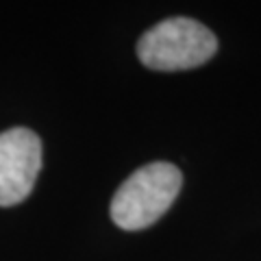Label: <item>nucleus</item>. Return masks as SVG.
Wrapping results in <instances>:
<instances>
[{"instance_id":"nucleus-3","label":"nucleus","mask_w":261,"mask_h":261,"mask_svg":"<svg viewBox=\"0 0 261 261\" xmlns=\"http://www.w3.org/2000/svg\"><path fill=\"white\" fill-rule=\"evenodd\" d=\"M42 168V142L35 130L15 126L0 133V207L22 202Z\"/></svg>"},{"instance_id":"nucleus-1","label":"nucleus","mask_w":261,"mask_h":261,"mask_svg":"<svg viewBox=\"0 0 261 261\" xmlns=\"http://www.w3.org/2000/svg\"><path fill=\"white\" fill-rule=\"evenodd\" d=\"M181 185L183 174L174 163L152 161L142 166L113 194L111 220L124 231L150 226L172 207Z\"/></svg>"},{"instance_id":"nucleus-2","label":"nucleus","mask_w":261,"mask_h":261,"mask_svg":"<svg viewBox=\"0 0 261 261\" xmlns=\"http://www.w3.org/2000/svg\"><path fill=\"white\" fill-rule=\"evenodd\" d=\"M218 39L205 24L190 18H170L148 29L137 42L140 61L150 70L176 72L207 63Z\"/></svg>"}]
</instances>
